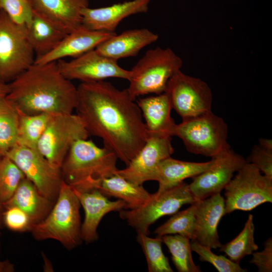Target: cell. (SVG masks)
<instances>
[{
  "label": "cell",
  "mask_w": 272,
  "mask_h": 272,
  "mask_svg": "<svg viewBox=\"0 0 272 272\" xmlns=\"http://www.w3.org/2000/svg\"><path fill=\"white\" fill-rule=\"evenodd\" d=\"M85 212V219L81 226V238L86 243L98 238L97 228L101 220L108 213L126 209V203L117 199L109 200L97 189L80 191L73 189Z\"/></svg>",
  "instance_id": "17"
},
{
  "label": "cell",
  "mask_w": 272,
  "mask_h": 272,
  "mask_svg": "<svg viewBox=\"0 0 272 272\" xmlns=\"http://www.w3.org/2000/svg\"><path fill=\"white\" fill-rule=\"evenodd\" d=\"M228 131L224 120L211 111L176 124L174 136L182 141L189 153L213 158L230 147Z\"/></svg>",
  "instance_id": "6"
},
{
  "label": "cell",
  "mask_w": 272,
  "mask_h": 272,
  "mask_svg": "<svg viewBox=\"0 0 272 272\" xmlns=\"http://www.w3.org/2000/svg\"><path fill=\"white\" fill-rule=\"evenodd\" d=\"M172 137L149 134L146 142L126 167L116 174L138 185L153 180L159 164L174 153Z\"/></svg>",
  "instance_id": "15"
},
{
  "label": "cell",
  "mask_w": 272,
  "mask_h": 272,
  "mask_svg": "<svg viewBox=\"0 0 272 272\" xmlns=\"http://www.w3.org/2000/svg\"><path fill=\"white\" fill-rule=\"evenodd\" d=\"M3 223L9 229L15 231H31L33 226L28 215L16 207L5 209Z\"/></svg>",
  "instance_id": "36"
},
{
  "label": "cell",
  "mask_w": 272,
  "mask_h": 272,
  "mask_svg": "<svg viewBox=\"0 0 272 272\" xmlns=\"http://www.w3.org/2000/svg\"><path fill=\"white\" fill-rule=\"evenodd\" d=\"M213 159L206 162L181 161L169 157L158 165L153 180L158 181L157 193L174 187L185 179L192 178L207 170L213 164Z\"/></svg>",
  "instance_id": "24"
},
{
  "label": "cell",
  "mask_w": 272,
  "mask_h": 272,
  "mask_svg": "<svg viewBox=\"0 0 272 272\" xmlns=\"http://www.w3.org/2000/svg\"><path fill=\"white\" fill-rule=\"evenodd\" d=\"M116 34L95 31L82 25L68 33L57 46L47 54L35 59V63L57 61L65 57H77L90 50Z\"/></svg>",
  "instance_id": "18"
},
{
  "label": "cell",
  "mask_w": 272,
  "mask_h": 272,
  "mask_svg": "<svg viewBox=\"0 0 272 272\" xmlns=\"http://www.w3.org/2000/svg\"><path fill=\"white\" fill-rule=\"evenodd\" d=\"M151 0H131L98 8L87 7L82 11V24L92 30L115 32L125 18L148 11Z\"/></svg>",
  "instance_id": "16"
},
{
  "label": "cell",
  "mask_w": 272,
  "mask_h": 272,
  "mask_svg": "<svg viewBox=\"0 0 272 272\" xmlns=\"http://www.w3.org/2000/svg\"><path fill=\"white\" fill-rule=\"evenodd\" d=\"M182 59L170 48L148 50L130 71L127 89L131 97L165 92L169 79L182 66Z\"/></svg>",
  "instance_id": "5"
},
{
  "label": "cell",
  "mask_w": 272,
  "mask_h": 272,
  "mask_svg": "<svg viewBox=\"0 0 272 272\" xmlns=\"http://www.w3.org/2000/svg\"><path fill=\"white\" fill-rule=\"evenodd\" d=\"M225 215L236 210L249 211L272 202V178L246 163L225 188Z\"/></svg>",
  "instance_id": "7"
},
{
  "label": "cell",
  "mask_w": 272,
  "mask_h": 272,
  "mask_svg": "<svg viewBox=\"0 0 272 272\" xmlns=\"http://www.w3.org/2000/svg\"><path fill=\"white\" fill-rule=\"evenodd\" d=\"M212 165L205 171L192 178L188 184L196 201L220 193L225 186L247 161L230 147L212 158Z\"/></svg>",
  "instance_id": "13"
},
{
  "label": "cell",
  "mask_w": 272,
  "mask_h": 272,
  "mask_svg": "<svg viewBox=\"0 0 272 272\" xmlns=\"http://www.w3.org/2000/svg\"><path fill=\"white\" fill-rule=\"evenodd\" d=\"M33 11L50 20L67 34L82 25V11L89 0H28Z\"/></svg>",
  "instance_id": "20"
},
{
  "label": "cell",
  "mask_w": 272,
  "mask_h": 272,
  "mask_svg": "<svg viewBox=\"0 0 272 272\" xmlns=\"http://www.w3.org/2000/svg\"><path fill=\"white\" fill-rule=\"evenodd\" d=\"M195 202L188 184L183 181L163 192L152 194L151 198L138 208L120 210L119 215L137 232L149 235L150 226L159 219L173 215L183 205Z\"/></svg>",
  "instance_id": "9"
},
{
  "label": "cell",
  "mask_w": 272,
  "mask_h": 272,
  "mask_svg": "<svg viewBox=\"0 0 272 272\" xmlns=\"http://www.w3.org/2000/svg\"><path fill=\"white\" fill-rule=\"evenodd\" d=\"M26 28L28 39L36 54L35 58L50 52L67 34L53 22L34 11Z\"/></svg>",
  "instance_id": "25"
},
{
  "label": "cell",
  "mask_w": 272,
  "mask_h": 272,
  "mask_svg": "<svg viewBox=\"0 0 272 272\" xmlns=\"http://www.w3.org/2000/svg\"><path fill=\"white\" fill-rule=\"evenodd\" d=\"M4 208L3 204L0 201V228L2 226L3 223V213L4 212Z\"/></svg>",
  "instance_id": "42"
},
{
  "label": "cell",
  "mask_w": 272,
  "mask_h": 272,
  "mask_svg": "<svg viewBox=\"0 0 272 272\" xmlns=\"http://www.w3.org/2000/svg\"><path fill=\"white\" fill-rule=\"evenodd\" d=\"M89 136L84 123L77 114H53L37 150L52 164L60 168L74 143L88 139Z\"/></svg>",
  "instance_id": "10"
},
{
  "label": "cell",
  "mask_w": 272,
  "mask_h": 272,
  "mask_svg": "<svg viewBox=\"0 0 272 272\" xmlns=\"http://www.w3.org/2000/svg\"><path fill=\"white\" fill-rule=\"evenodd\" d=\"M195 204L194 240L200 244L217 249L222 246L218 232L219 223L225 215V199L220 193L197 201Z\"/></svg>",
  "instance_id": "19"
},
{
  "label": "cell",
  "mask_w": 272,
  "mask_h": 272,
  "mask_svg": "<svg viewBox=\"0 0 272 272\" xmlns=\"http://www.w3.org/2000/svg\"><path fill=\"white\" fill-rule=\"evenodd\" d=\"M249 263L254 264L259 272L272 271V238L269 237L264 243V249L260 252H252Z\"/></svg>",
  "instance_id": "38"
},
{
  "label": "cell",
  "mask_w": 272,
  "mask_h": 272,
  "mask_svg": "<svg viewBox=\"0 0 272 272\" xmlns=\"http://www.w3.org/2000/svg\"><path fill=\"white\" fill-rule=\"evenodd\" d=\"M191 248L199 255L201 261L210 263L219 272L247 271V269L242 268L239 263L231 261L225 256L213 253L210 248L200 244L196 240L191 241Z\"/></svg>",
  "instance_id": "34"
},
{
  "label": "cell",
  "mask_w": 272,
  "mask_h": 272,
  "mask_svg": "<svg viewBox=\"0 0 272 272\" xmlns=\"http://www.w3.org/2000/svg\"><path fill=\"white\" fill-rule=\"evenodd\" d=\"M137 103L149 134L174 136L176 124L171 116L172 107L166 93L139 98Z\"/></svg>",
  "instance_id": "22"
},
{
  "label": "cell",
  "mask_w": 272,
  "mask_h": 272,
  "mask_svg": "<svg viewBox=\"0 0 272 272\" xmlns=\"http://www.w3.org/2000/svg\"><path fill=\"white\" fill-rule=\"evenodd\" d=\"M79 200L73 188L63 180L58 195L47 216L34 225L31 230L38 240L53 239L67 249L79 246L81 222Z\"/></svg>",
  "instance_id": "4"
},
{
  "label": "cell",
  "mask_w": 272,
  "mask_h": 272,
  "mask_svg": "<svg viewBox=\"0 0 272 272\" xmlns=\"http://www.w3.org/2000/svg\"><path fill=\"white\" fill-rule=\"evenodd\" d=\"M25 176L18 166L6 155L0 157V201L2 204L14 194Z\"/></svg>",
  "instance_id": "33"
},
{
  "label": "cell",
  "mask_w": 272,
  "mask_h": 272,
  "mask_svg": "<svg viewBox=\"0 0 272 272\" xmlns=\"http://www.w3.org/2000/svg\"><path fill=\"white\" fill-rule=\"evenodd\" d=\"M95 189L106 196H113L124 201L126 209L132 210L146 203L151 197L141 185L135 184L116 174L101 179Z\"/></svg>",
  "instance_id": "26"
},
{
  "label": "cell",
  "mask_w": 272,
  "mask_h": 272,
  "mask_svg": "<svg viewBox=\"0 0 272 272\" xmlns=\"http://www.w3.org/2000/svg\"><path fill=\"white\" fill-rule=\"evenodd\" d=\"M18 144L37 149L38 144L53 114L28 115L20 112Z\"/></svg>",
  "instance_id": "28"
},
{
  "label": "cell",
  "mask_w": 272,
  "mask_h": 272,
  "mask_svg": "<svg viewBox=\"0 0 272 272\" xmlns=\"http://www.w3.org/2000/svg\"><path fill=\"white\" fill-rule=\"evenodd\" d=\"M162 242L168 247L172 261L179 272H200L191 255L190 240L179 234L165 235L161 237Z\"/></svg>",
  "instance_id": "29"
},
{
  "label": "cell",
  "mask_w": 272,
  "mask_h": 272,
  "mask_svg": "<svg viewBox=\"0 0 272 272\" xmlns=\"http://www.w3.org/2000/svg\"><path fill=\"white\" fill-rule=\"evenodd\" d=\"M253 215L249 214L241 232L232 240L222 245L219 251L225 253L231 261L239 263L245 256L258 249L254 238V226Z\"/></svg>",
  "instance_id": "30"
},
{
  "label": "cell",
  "mask_w": 272,
  "mask_h": 272,
  "mask_svg": "<svg viewBox=\"0 0 272 272\" xmlns=\"http://www.w3.org/2000/svg\"><path fill=\"white\" fill-rule=\"evenodd\" d=\"M164 92L169 97L172 109L182 120L212 111L213 95L208 84L181 70L169 79Z\"/></svg>",
  "instance_id": "11"
},
{
  "label": "cell",
  "mask_w": 272,
  "mask_h": 272,
  "mask_svg": "<svg viewBox=\"0 0 272 272\" xmlns=\"http://www.w3.org/2000/svg\"><path fill=\"white\" fill-rule=\"evenodd\" d=\"M14 270V265L9 261L0 259V272H13Z\"/></svg>",
  "instance_id": "39"
},
{
  "label": "cell",
  "mask_w": 272,
  "mask_h": 272,
  "mask_svg": "<svg viewBox=\"0 0 272 272\" xmlns=\"http://www.w3.org/2000/svg\"><path fill=\"white\" fill-rule=\"evenodd\" d=\"M0 10L4 11L15 23L26 27L33 13L28 0H0Z\"/></svg>",
  "instance_id": "35"
},
{
  "label": "cell",
  "mask_w": 272,
  "mask_h": 272,
  "mask_svg": "<svg viewBox=\"0 0 272 272\" xmlns=\"http://www.w3.org/2000/svg\"><path fill=\"white\" fill-rule=\"evenodd\" d=\"M137 241L142 248L145 255L149 272H173L168 258L162 248L161 237H149V235L137 232Z\"/></svg>",
  "instance_id": "32"
},
{
  "label": "cell",
  "mask_w": 272,
  "mask_h": 272,
  "mask_svg": "<svg viewBox=\"0 0 272 272\" xmlns=\"http://www.w3.org/2000/svg\"><path fill=\"white\" fill-rule=\"evenodd\" d=\"M75 108L89 135L128 165L149 137L141 111L127 89L119 90L104 81L81 82Z\"/></svg>",
  "instance_id": "1"
},
{
  "label": "cell",
  "mask_w": 272,
  "mask_h": 272,
  "mask_svg": "<svg viewBox=\"0 0 272 272\" xmlns=\"http://www.w3.org/2000/svg\"><path fill=\"white\" fill-rule=\"evenodd\" d=\"M9 84L0 81V98L6 97L9 92Z\"/></svg>",
  "instance_id": "41"
},
{
  "label": "cell",
  "mask_w": 272,
  "mask_h": 272,
  "mask_svg": "<svg viewBox=\"0 0 272 272\" xmlns=\"http://www.w3.org/2000/svg\"><path fill=\"white\" fill-rule=\"evenodd\" d=\"M5 155L18 166L42 194L55 201L63 181L60 167L52 164L37 149L18 144Z\"/></svg>",
  "instance_id": "12"
},
{
  "label": "cell",
  "mask_w": 272,
  "mask_h": 272,
  "mask_svg": "<svg viewBox=\"0 0 272 272\" xmlns=\"http://www.w3.org/2000/svg\"><path fill=\"white\" fill-rule=\"evenodd\" d=\"M34 53L26 26L15 23L0 10V81H12L32 65Z\"/></svg>",
  "instance_id": "8"
},
{
  "label": "cell",
  "mask_w": 272,
  "mask_h": 272,
  "mask_svg": "<svg viewBox=\"0 0 272 272\" xmlns=\"http://www.w3.org/2000/svg\"><path fill=\"white\" fill-rule=\"evenodd\" d=\"M20 114L6 96L0 98V157L18 144Z\"/></svg>",
  "instance_id": "27"
},
{
  "label": "cell",
  "mask_w": 272,
  "mask_h": 272,
  "mask_svg": "<svg viewBox=\"0 0 272 272\" xmlns=\"http://www.w3.org/2000/svg\"><path fill=\"white\" fill-rule=\"evenodd\" d=\"M54 202L42 194L34 184L25 177L12 197L3 206L4 209L11 207L19 208L28 215L34 225L47 216Z\"/></svg>",
  "instance_id": "23"
},
{
  "label": "cell",
  "mask_w": 272,
  "mask_h": 272,
  "mask_svg": "<svg viewBox=\"0 0 272 272\" xmlns=\"http://www.w3.org/2000/svg\"><path fill=\"white\" fill-rule=\"evenodd\" d=\"M246 160L257 168L263 175L272 178V152L254 145Z\"/></svg>",
  "instance_id": "37"
},
{
  "label": "cell",
  "mask_w": 272,
  "mask_h": 272,
  "mask_svg": "<svg viewBox=\"0 0 272 272\" xmlns=\"http://www.w3.org/2000/svg\"><path fill=\"white\" fill-rule=\"evenodd\" d=\"M118 158L105 146L81 139L72 145L61 166L63 180L80 191L95 189L99 181L116 174Z\"/></svg>",
  "instance_id": "3"
},
{
  "label": "cell",
  "mask_w": 272,
  "mask_h": 272,
  "mask_svg": "<svg viewBox=\"0 0 272 272\" xmlns=\"http://www.w3.org/2000/svg\"><path fill=\"white\" fill-rule=\"evenodd\" d=\"M195 202L186 209L173 214V216L155 230V234L159 237L165 235L179 234L191 241L194 240Z\"/></svg>",
  "instance_id": "31"
},
{
  "label": "cell",
  "mask_w": 272,
  "mask_h": 272,
  "mask_svg": "<svg viewBox=\"0 0 272 272\" xmlns=\"http://www.w3.org/2000/svg\"><path fill=\"white\" fill-rule=\"evenodd\" d=\"M9 85L6 97L23 114L72 113L77 105V87L63 76L57 61L34 63Z\"/></svg>",
  "instance_id": "2"
},
{
  "label": "cell",
  "mask_w": 272,
  "mask_h": 272,
  "mask_svg": "<svg viewBox=\"0 0 272 272\" xmlns=\"http://www.w3.org/2000/svg\"><path fill=\"white\" fill-rule=\"evenodd\" d=\"M158 38L157 34L147 28L127 30L111 36L95 49L103 55L117 61L137 55L143 48Z\"/></svg>",
  "instance_id": "21"
},
{
  "label": "cell",
  "mask_w": 272,
  "mask_h": 272,
  "mask_svg": "<svg viewBox=\"0 0 272 272\" xmlns=\"http://www.w3.org/2000/svg\"><path fill=\"white\" fill-rule=\"evenodd\" d=\"M57 63L63 76L71 81L92 82L110 78L128 81L130 76V70L123 69L117 60L103 55L95 49L70 61L59 60Z\"/></svg>",
  "instance_id": "14"
},
{
  "label": "cell",
  "mask_w": 272,
  "mask_h": 272,
  "mask_svg": "<svg viewBox=\"0 0 272 272\" xmlns=\"http://www.w3.org/2000/svg\"><path fill=\"white\" fill-rule=\"evenodd\" d=\"M258 146L261 148L272 152V140L265 138H260L258 140Z\"/></svg>",
  "instance_id": "40"
}]
</instances>
